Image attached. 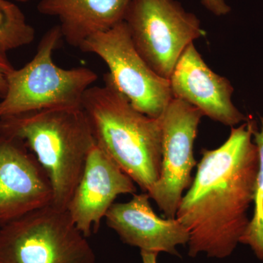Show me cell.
<instances>
[{"instance_id":"obj_1","label":"cell","mask_w":263,"mask_h":263,"mask_svg":"<svg viewBox=\"0 0 263 263\" xmlns=\"http://www.w3.org/2000/svg\"><path fill=\"white\" fill-rule=\"evenodd\" d=\"M255 121L231 127L216 149H202L195 179L181 199L176 218L190 234L189 255L223 259L240 243L249 224L259 165L253 141Z\"/></svg>"},{"instance_id":"obj_2","label":"cell","mask_w":263,"mask_h":263,"mask_svg":"<svg viewBox=\"0 0 263 263\" xmlns=\"http://www.w3.org/2000/svg\"><path fill=\"white\" fill-rule=\"evenodd\" d=\"M103 86L85 93L82 108L95 143L148 193L160 177L162 164L161 118L141 113L116 87L108 72Z\"/></svg>"},{"instance_id":"obj_3","label":"cell","mask_w":263,"mask_h":263,"mask_svg":"<svg viewBox=\"0 0 263 263\" xmlns=\"http://www.w3.org/2000/svg\"><path fill=\"white\" fill-rule=\"evenodd\" d=\"M0 135L25 143L49 179L52 205L67 209L95 145L82 107L46 109L0 119Z\"/></svg>"},{"instance_id":"obj_4","label":"cell","mask_w":263,"mask_h":263,"mask_svg":"<svg viewBox=\"0 0 263 263\" xmlns=\"http://www.w3.org/2000/svg\"><path fill=\"white\" fill-rule=\"evenodd\" d=\"M64 41L60 26L43 34L35 55L8 77V89L0 100V119L46 109L82 107L86 91L98 74L86 67L62 68L53 62Z\"/></svg>"},{"instance_id":"obj_5","label":"cell","mask_w":263,"mask_h":263,"mask_svg":"<svg viewBox=\"0 0 263 263\" xmlns=\"http://www.w3.org/2000/svg\"><path fill=\"white\" fill-rule=\"evenodd\" d=\"M67 209L50 204L0 226V263H95Z\"/></svg>"},{"instance_id":"obj_6","label":"cell","mask_w":263,"mask_h":263,"mask_svg":"<svg viewBox=\"0 0 263 263\" xmlns=\"http://www.w3.org/2000/svg\"><path fill=\"white\" fill-rule=\"evenodd\" d=\"M123 21L137 51L167 80L189 45L206 34L196 15L175 0H131Z\"/></svg>"},{"instance_id":"obj_7","label":"cell","mask_w":263,"mask_h":263,"mask_svg":"<svg viewBox=\"0 0 263 263\" xmlns=\"http://www.w3.org/2000/svg\"><path fill=\"white\" fill-rule=\"evenodd\" d=\"M79 49L106 64L116 87L141 113L160 118L174 99L169 80L154 72L138 53L124 21L90 36Z\"/></svg>"},{"instance_id":"obj_8","label":"cell","mask_w":263,"mask_h":263,"mask_svg":"<svg viewBox=\"0 0 263 263\" xmlns=\"http://www.w3.org/2000/svg\"><path fill=\"white\" fill-rule=\"evenodd\" d=\"M203 114L193 105L174 98L161 116L162 164L160 177L148 192L165 218L174 219L183 196L193 183L197 164L194 143Z\"/></svg>"},{"instance_id":"obj_9","label":"cell","mask_w":263,"mask_h":263,"mask_svg":"<svg viewBox=\"0 0 263 263\" xmlns=\"http://www.w3.org/2000/svg\"><path fill=\"white\" fill-rule=\"evenodd\" d=\"M52 200L49 179L28 147L0 135V226Z\"/></svg>"},{"instance_id":"obj_10","label":"cell","mask_w":263,"mask_h":263,"mask_svg":"<svg viewBox=\"0 0 263 263\" xmlns=\"http://www.w3.org/2000/svg\"><path fill=\"white\" fill-rule=\"evenodd\" d=\"M134 181L101 148L90 151L67 210L86 237L98 231L102 219L119 195L136 193Z\"/></svg>"},{"instance_id":"obj_11","label":"cell","mask_w":263,"mask_h":263,"mask_svg":"<svg viewBox=\"0 0 263 263\" xmlns=\"http://www.w3.org/2000/svg\"><path fill=\"white\" fill-rule=\"evenodd\" d=\"M169 81L174 98L193 105L216 122L233 127L248 120L232 102L231 83L207 65L194 43L180 57Z\"/></svg>"},{"instance_id":"obj_12","label":"cell","mask_w":263,"mask_h":263,"mask_svg":"<svg viewBox=\"0 0 263 263\" xmlns=\"http://www.w3.org/2000/svg\"><path fill=\"white\" fill-rule=\"evenodd\" d=\"M149 199L147 193L134 194L129 202L114 203L105 214L107 224L124 243L141 251L179 255L176 247L188 243V230L176 218L157 216Z\"/></svg>"},{"instance_id":"obj_13","label":"cell","mask_w":263,"mask_h":263,"mask_svg":"<svg viewBox=\"0 0 263 263\" xmlns=\"http://www.w3.org/2000/svg\"><path fill=\"white\" fill-rule=\"evenodd\" d=\"M131 0H41V14L58 19L64 41L74 48L124 20Z\"/></svg>"},{"instance_id":"obj_14","label":"cell","mask_w":263,"mask_h":263,"mask_svg":"<svg viewBox=\"0 0 263 263\" xmlns=\"http://www.w3.org/2000/svg\"><path fill=\"white\" fill-rule=\"evenodd\" d=\"M35 29L27 23L18 6L8 0H0V46L8 52L30 44Z\"/></svg>"},{"instance_id":"obj_15","label":"cell","mask_w":263,"mask_h":263,"mask_svg":"<svg viewBox=\"0 0 263 263\" xmlns=\"http://www.w3.org/2000/svg\"><path fill=\"white\" fill-rule=\"evenodd\" d=\"M260 120V130L257 127L253 130V141L257 147L259 155L253 202L254 214L240 243L249 245L257 258L263 260V116Z\"/></svg>"},{"instance_id":"obj_16","label":"cell","mask_w":263,"mask_h":263,"mask_svg":"<svg viewBox=\"0 0 263 263\" xmlns=\"http://www.w3.org/2000/svg\"><path fill=\"white\" fill-rule=\"evenodd\" d=\"M7 52L0 46V98H4L8 89V77L14 67L8 59Z\"/></svg>"},{"instance_id":"obj_17","label":"cell","mask_w":263,"mask_h":263,"mask_svg":"<svg viewBox=\"0 0 263 263\" xmlns=\"http://www.w3.org/2000/svg\"><path fill=\"white\" fill-rule=\"evenodd\" d=\"M201 2L209 11L218 16L228 14L230 12V6L226 0H201Z\"/></svg>"},{"instance_id":"obj_18","label":"cell","mask_w":263,"mask_h":263,"mask_svg":"<svg viewBox=\"0 0 263 263\" xmlns=\"http://www.w3.org/2000/svg\"><path fill=\"white\" fill-rule=\"evenodd\" d=\"M142 261L143 263H157V253L141 251Z\"/></svg>"},{"instance_id":"obj_19","label":"cell","mask_w":263,"mask_h":263,"mask_svg":"<svg viewBox=\"0 0 263 263\" xmlns=\"http://www.w3.org/2000/svg\"><path fill=\"white\" fill-rule=\"evenodd\" d=\"M16 1L20 2V3H27V2L30 1V0H16Z\"/></svg>"}]
</instances>
